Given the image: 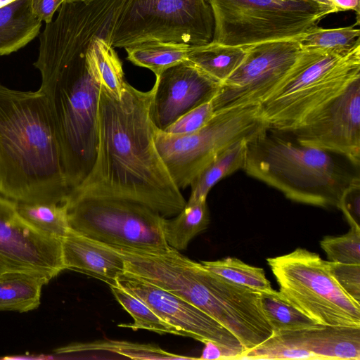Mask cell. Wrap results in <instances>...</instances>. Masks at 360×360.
I'll return each mask as SVG.
<instances>
[{
    "label": "cell",
    "instance_id": "1",
    "mask_svg": "<svg viewBox=\"0 0 360 360\" xmlns=\"http://www.w3.org/2000/svg\"><path fill=\"white\" fill-rule=\"evenodd\" d=\"M116 21L103 1L63 2L39 37L34 65L41 73L39 89L55 122L70 191L89 174L96 155L101 83L90 49L96 37L112 34Z\"/></svg>",
    "mask_w": 360,
    "mask_h": 360
},
{
    "label": "cell",
    "instance_id": "2",
    "mask_svg": "<svg viewBox=\"0 0 360 360\" xmlns=\"http://www.w3.org/2000/svg\"><path fill=\"white\" fill-rule=\"evenodd\" d=\"M152 93L127 82L117 98L101 84L95 160L69 194L129 198L148 204L165 218L182 210L186 201L155 145L157 129L149 112Z\"/></svg>",
    "mask_w": 360,
    "mask_h": 360
},
{
    "label": "cell",
    "instance_id": "3",
    "mask_svg": "<svg viewBox=\"0 0 360 360\" xmlns=\"http://www.w3.org/2000/svg\"><path fill=\"white\" fill-rule=\"evenodd\" d=\"M45 94L0 84V195L17 203H64L70 193Z\"/></svg>",
    "mask_w": 360,
    "mask_h": 360
},
{
    "label": "cell",
    "instance_id": "4",
    "mask_svg": "<svg viewBox=\"0 0 360 360\" xmlns=\"http://www.w3.org/2000/svg\"><path fill=\"white\" fill-rule=\"evenodd\" d=\"M243 170L292 201L324 208H338L344 191L360 179L359 167L344 156L269 127L247 141Z\"/></svg>",
    "mask_w": 360,
    "mask_h": 360
},
{
    "label": "cell",
    "instance_id": "5",
    "mask_svg": "<svg viewBox=\"0 0 360 360\" xmlns=\"http://www.w3.org/2000/svg\"><path fill=\"white\" fill-rule=\"evenodd\" d=\"M360 77V46L345 55L304 50L278 88L259 105L268 127L288 132Z\"/></svg>",
    "mask_w": 360,
    "mask_h": 360
},
{
    "label": "cell",
    "instance_id": "6",
    "mask_svg": "<svg viewBox=\"0 0 360 360\" xmlns=\"http://www.w3.org/2000/svg\"><path fill=\"white\" fill-rule=\"evenodd\" d=\"M214 18L212 41L247 46L299 39L337 13L328 0H208Z\"/></svg>",
    "mask_w": 360,
    "mask_h": 360
},
{
    "label": "cell",
    "instance_id": "7",
    "mask_svg": "<svg viewBox=\"0 0 360 360\" xmlns=\"http://www.w3.org/2000/svg\"><path fill=\"white\" fill-rule=\"evenodd\" d=\"M67 206L70 230L110 247L146 252L172 248L162 229L158 210L134 199L106 195L69 194Z\"/></svg>",
    "mask_w": 360,
    "mask_h": 360
},
{
    "label": "cell",
    "instance_id": "8",
    "mask_svg": "<svg viewBox=\"0 0 360 360\" xmlns=\"http://www.w3.org/2000/svg\"><path fill=\"white\" fill-rule=\"evenodd\" d=\"M281 296L320 325L360 327V303L333 276L329 261L306 249L266 259Z\"/></svg>",
    "mask_w": 360,
    "mask_h": 360
},
{
    "label": "cell",
    "instance_id": "9",
    "mask_svg": "<svg viewBox=\"0 0 360 360\" xmlns=\"http://www.w3.org/2000/svg\"><path fill=\"white\" fill-rule=\"evenodd\" d=\"M267 127L259 105L240 106L215 113L191 134L174 135L156 129L155 142L175 185L184 189L223 150Z\"/></svg>",
    "mask_w": 360,
    "mask_h": 360
},
{
    "label": "cell",
    "instance_id": "10",
    "mask_svg": "<svg viewBox=\"0 0 360 360\" xmlns=\"http://www.w3.org/2000/svg\"><path fill=\"white\" fill-rule=\"evenodd\" d=\"M208 0H126L111 44L126 48L148 41L200 45L212 40Z\"/></svg>",
    "mask_w": 360,
    "mask_h": 360
},
{
    "label": "cell",
    "instance_id": "11",
    "mask_svg": "<svg viewBox=\"0 0 360 360\" xmlns=\"http://www.w3.org/2000/svg\"><path fill=\"white\" fill-rule=\"evenodd\" d=\"M302 52L298 39L247 46L243 61L221 84L211 101L214 113L259 105L278 88Z\"/></svg>",
    "mask_w": 360,
    "mask_h": 360
},
{
    "label": "cell",
    "instance_id": "12",
    "mask_svg": "<svg viewBox=\"0 0 360 360\" xmlns=\"http://www.w3.org/2000/svg\"><path fill=\"white\" fill-rule=\"evenodd\" d=\"M302 144L341 155L360 164V77L285 132Z\"/></svg>",
    "mask_w": 360,
    "mask_h": 360
},
{
    "label": "cell",
    "instance_id": "13",
    "mask_svg": "<svg viewBox=\"0 0 360 360\" xmlns=\"http://www.w3.org/2000/svg\"><path fill=\"white\" fill-rule=\"evenodd\" d=\"M65 269L62 240L32 227L18 213L16 202L0 195V275L24 272L51 281Z\"/></svg>",
    "mask_w": 360,
    "mask_h": 360
},
{
    "label": "cell",
    "instance_id": "14",
    "mask_svg": "<svg viewBox=\"0 0 360 360\" xmlns=\"http://www.w3.org/2000/svg\"><path fill=\"white\" fill-rule=\"evenodd\" d=\"M242 359L359 360L360 327L324 326L273 335Z\"/></svg>",
    "mask_w": 360,
    "mask_h": 360
},
{
    "label": "cell",
    "instance_id": "15",
    "mask_svg": "<svg viewBox=\"0 0 360 360\" xmlns=\"http://www.w3.org/2000/svg\"><path fill=\"white\" fill-rule=\"evenodd\" d=\"M116 282L117 285L143 300L162 320L181 330L184 337L245 350L226 328L181 297L126 271Z\"/></svg>",
    "mask_w": 360,
    "mask_h": 360
},
{
    "label": "cell",
    "instance_id": "16",
    "mask_svg": "<svg viewBox=\"0 0 360 360\" xmlns=\"http://www.w3.org/2000/svg\"><path fill=\"white\" fill-rule=\"evenodd\" d=\"M220 85L187 60L165 70L151 89L153 124L164 131L186 112L211 101Z\"/></svg>",
    "mask_w": 360,
    "mask_h": 360
},
{
    "label": "cell",
    "instance_id": "17",
    "mask_svg": "<svg viewBox=\"0 0 360 360\" xmlns=\"http://www.w3.org/2000/svg\"><path fill=\"white\" fill-rule=\"evenodd\" d=\"M62 254L65 269L82 272L110 286L125 271L124 261L112 248L72 230L62 239Z\"/></svg>",
    "mask_w": 360,
    "mask_h": 360
},
{
    "label": "cell",
    "instance_id": "18",
    "mask_svg": "<svg viewBox=\"0 0 360 360\" xmlns=\"http://www.w3.org/2000/svg\"><path fill=\"white\" fill-rule=\"evenodd\" d=\"M31 4L32 0H15L0 8V56L18 51L38 35L41 21Z\"/></svg>",
    "mask_w": 360,
    "mask_h": 360
},
{
    "label": "cell",
    "instance_id": "19",
    "mask_svg": "<svg viewBox=\"0 0 360 360\" xmlns=\"http://www.w3.org/2000/svg\"><path fill=\"white\" fill-rule=\"evenodd\" d=\"M245 53L246 46H230L211 41L190 46L186 60L221 84L241 63Z\"/></svg>",
    "mask_w": 360,
    "mask_h": 360
},
{
    "label": "cell",
    "instance_id": "20",
    "mask_svg": "<svg viewBox=\"0 0 360 360\" xmlns=\"http://www.w3.org/2000/svg\"><path fill=\"white\" fill-rule=\"evenodd\" d=\"M50 281L44 276L11 272L0 275V311L26 312L40 304L42 287Z\"/></svg>",
    "mask_w": 360,
    "mask_h": 360
},
{
    "label": "cell",
    "instance_id": "21",
    "mask_svg": "<svg viewBox=\"0 0 360 360\" xmlns=\"http://www.w3.org/2000/svg\"><path fill=\"white\" fill-rule=\"evenodd\" d=\"M238 141L220 152L195 178L190 185L188 201L207 199L211 188L220 180L243 169L247 154V141Z\"/></svg>",
    "mask_w": 360,
    "mask_h": 360
},
{
    "label": "cell",
    "instance_id": "22",
    "mask_svg": "<svg viewBox=\"0 0 360 360\" xmlns=\"http://www.w3.org/2000/svg\"><path fill=\"white\" fill-rule=\"evenodd\" d=\"M210 223L207 199L186 202L182 210L172 219H165L162 229L172 248L186 250L190 241L205 230Z\"/></svg>",
    "mask_w": 360,
    "mask_h": 360
},
{
    "label": "cell",
    "instance_id": "23",
    "mask_svg": "<svg viewBox=\"0 0 360 360\" xmlns=\"http://www.w3.org/2000/svg\"><path fill=\"white\" fill-rule=\"evenodd\" d=\"M190 46L173 41H148L124 49L128 60L150 70L157 77L165 70L186 61Z\"/></svg>",
    "mask_w": 360,
    "mask_h": 360
},
{
    "label": "cell",
    "instance_id": "24",
    "mask_svg": "<svg viewBox=\"0 0 360 360\" xmlns=\"http://www.w3.org/2000/svg\"><path fill=\"white\" fill-rule=\"evenodd\" d=\"M16 210L28 224L48 236L62 240L70 231L65 202H16Z\"/></svg>",
    "mask_w": 360,
    "mask_h": 360
},
{
    "label": "cell",
    "instance_id": "25",
    "mask_svg": "<svg viewBox=\"0 0 360 360\" xmlns=\"http://www.w3.org/2000/svg\"><path fill=\"white\" fill-rule=\"evenodd\" d=\"M260 300L263 312L271 327L273 335L324 326L287 302L278 291L276 290L273 293L260 292Z\"/></svg>",
    "mask_w": 360,
    "mask_h": 360
},
{
    "label": "cell",
    "instance_id": "26",
    "mask_svg": "<svg viewBox=\"0 0 360 360\" xmlns=\"http://www.w3.org/2000/svg\"><path fill=\"white\" fill-rule=\"evenodd\" d=\"M112 35L96 37L91 54L101 84L112 95L120 98L127 84L122 63L112 44Z\"/></svg>",
    "mask_w": 360,
    "mask_h": 360
},
{
    "label": "cell",
    "instance_id": "27",
    "mask_svg": "<svg viewBox=\"0 0 360 360\" xmlns=\"http://www.w3.org/2000/svg\"><path fill=\"white\" fill-rule=\"evenodd\" d=\"M110 288L115 299L134 321L133 323H122L118 326L131 328L134 331L146 329L159 334L169 333L184 336L181 330L162 320L138 297L117 285Z\"/></svg>",
    "mask_w": 360,
    "mask_h": 360
},
{
    "label": "cell",
    "instance_id": "28",
    "mask_svg": "<svg viewBox=\"0 0 360 360\" xmlns=\"http://www.w3.org/2000/svg\"><path fill=\"white\" fill-rule=\"evenodd\" d=\"M360 30L355 25L324 29L319 26L298 39L302 49L321 50L345 55L360 46Z\"/></svg>",
    "mask_w": 360,
    "mask_h": 360
},
{
    "label": "cell",
    "instance_id": "29",
    "mask_svg": "<svg viewBox=\"0 0 360 360\" xmlns=\"http://www.w3.org/2000/svg\"><path fill=\"white\" fill-rule=\"evenodd\" d=\"M206 269L229 281L259 292L273 293L271 287L262 268L250 266L234 257L200 262Z\"/></svg>",
    "mask_w": 360,
    "mask_h": 360
},
{
    "label": "cell",
    "instance_id": "30",
    "mask_svg": "<svg viewBox=\"0 0 360 360\" xmlns=\"http://www.w3.org/2000/svg\"><path fill=\"white\" fill-rule=\"evenodd\" d=\"M101 350L112 352L131 359H189L191 357L169 353L153 345H141L128 342L98 341L89 344L66 346L58 353H72L84 351Z\"/></svg>",
    "mask_w": 360,
    "mask_h": 360
},
{
    "label": "cell",
    "instance_id": "31",
    "mask_svg": "<svg viewBox=\"0 0 360 360\" xmlns=\"http://www.w3.org/2000/svg\"><path fill=\"white\" fill-rule=\"evenodd\" d=\"M328 261L344 264H360V230L351 228L345 234L326 236L320 242Z\"/></svg>",
    "mask_w": 360,
    "mask_h": 360
},
{
    "label": "cell",
    "instance_id": "32",
    "mask_svg": "<svg viewBox=\"0 0 360 360\" xmlns=\"http://www.w3.org/2000/svg\"><path fill=\"white\" fill-rule=\"evenodd\" d=\"M214 115L209 101L186 112L162 131L174 135L191 134L202 128Z\"/></svg>",
    "mask_w": 360,
    "mask_h": 360
},
{
    "label": "cell",
    "instance_id": "33",
    "mask_svg": "<svg viewBox=\"0 0 360 360\" xmlns=\"http://www.w3.org/2000/svg\"><path fill=\"white\" fill-rule=\"evenodd\" d=\"M331 274L340 286L360 303V264H344L329 261Z\"/></svg>",
    "mask_w": 360,
    "mask_h": 360
},
{
    "label": "cell",
    "instance_id": "34",
    "mask_svg": "<svg viewBox=\"0 0 360 360\" xmlns=\"http://www.w3.org/2000/svg\"><path fill=\"white\" fill-rule=\"evenodd\" d=\"M351 228L360 230V179L344 191L338 205Z\"/></svg>",
    "mask_w": 360,
    "mask_h": 360
},
{
    "label": "cell",
    "instance_id": "35",
    "mask_svg": "<svg viewBox=\"0 0 360 360\" xmlns=\"http://www.w3.org/2000/svg\"><path fill=\"white\" fill-rule=\"evenodd\" d=\"M202 343L205 346L198 359L235 360L243 352L210 340H205Z\"/></svg>",
    "mask_w": 360,
    "mask_h": 360
},
{
    "label": "cell",
    "instance_id": "36",
    "mask_svg": "<svg viewBox=\"0 0 360 360\" xmlns=\"http://www.w3.org/2000/svg\"><path fill=\"white\" fill-rule=\"evenodd\" d=\"M63 2V0H32V10L41 22L47 24L53 20V14Z\"/></svg>",
    "mask_w": 360,
    "mask_h": 360
},
{
    "label": "cell",
    "instance_id": "37",
    "mask_svg": "<svg viewBox=\"0 0 360 360\" xmlns=\"http://www.w3.org/2000/svg\"><path fill=\"white\" fill-rule=\"evenodd\" d=\"M337 12L354 11L359 13V0H329Z\"/></svg>",
    "mask_w": 360,
    "mask_h": 360
},
{
    "label": "cell",
    "instance_id": "38",
    "mask_svg": "<svg viewBox=\"0 0 360 360\" xmlns=\"http://www.w3.org/2000/svg\"><path fill=\"white\" fill-rule=\"evenodd\" d=\"M64 2L90 3L95 0H63Z\"/></svg>",
    "mask_w": 360,
    "mask_h": 360
},
{
    "label": "cell",
    "instance_id": "39",
    "mask_svg": "<svg viewBox=\"0 0 360 360\" xmlns=\"http://www.w3.org/2000/svg\"><path fill=\"white\" fill-rule=\"evenodd\" d=\"M15 0H0V8L6 6V4L13 1Z\"/></svg>",
    "mask_w": 360,
    "mask_h": 360
},
{
    "label": "cell",
    "instance_id": "40",
    "mask_svg": "<svg viewBox=\"0 0 360 360\" xmlns=\"http://www.w3.org/2000/svg\"><path fill=\"white\" fill-rule=\"evenodd\" d=\"M329 1V0H328ZM330 2V1H329Z\"/></svg>",
    "mask_w": 360,
    "mask_h": 360
}]
</instances>
